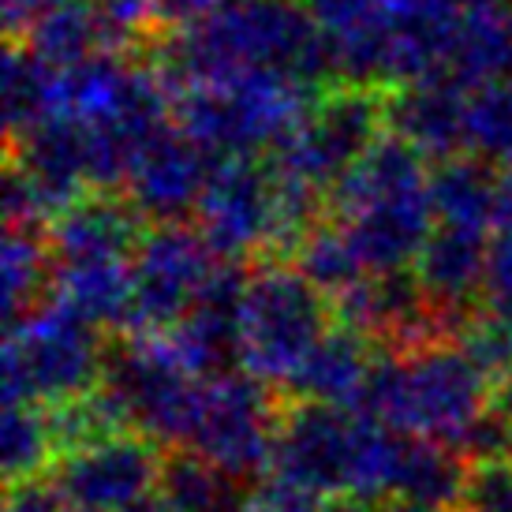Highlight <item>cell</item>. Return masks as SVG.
Here are the masks:
<instances>
[{
	"label": "cell",
	"instance_id": "cell-1",
	"mask_svg": "<svg viewBox=\"0 0 512 512\" xmlns=\"http://www.w3.org/2000/svg\"><path fill=\"white\" fill-rule=\"evenodd\" d=\"M157 68L172 90L243 72H281L314 90L333 79L322 34L303 0H232L202 23L169 30Z\"/></svg>",
	"mask_w": 512,
	"mask_h": 512
},
{
	"label": "cell",
	"instance_id": "cell-2",
	"mask_svg": "<svg viewBox=\"0 0 512 512\" xmlns=\"http://www.w3.org/2000/svg\"><path fill=\"white\" fill-rule=\"evenodd\" d=\"M404 434L367 412L299 400L281 412L270 479L344 505H382L393 498Z\"/></svg>",
	"mask_w": 512,
	"mask_h": 512
},
{
	"label": "cell",
	"instance_id": "cell-3",
	"mask_svg": "<svg viewBox=\"0 0 512 512\" xmlns=\"http://www.w3.org/2000/svg\"><path fill=\"white\" fill-rule=\"evenodd\" d=\"M427 161L389 131L333 187V221L344 228L367 273L412 270L427 247L438 225Z\"/></svg>",
	"mask_w": 512,
	"mask_h": 512
},
{
	"label": "cell",
	"instance_id": "cell-4",
	"mask_svg": "<svg viewBox=\"0 0 512 512\" xmlns=\"http://www.w3.org/2000/svg\"><path fill=\"white\" fill-rule=\"evenodd\" d=\"M490 382L494 378L460 348V341L434 337L382 356L367 415L408 438L441 441L464 453L471 434L494 412Z\"/></svg>",
	"mask_w": 512,
	"mask_h": 512
},
{
	"label": "cell",
	"instance_id": "cell-5",
	"mask_svg": "<svg viewBox=\"0 0 512 512\" xmlns=\"http://www.w3.org/2000/svg\"><path fill=\"white\" fill-rule=\"evenodd\" d=\"M322 90L281 72H243L217 83L176 86V128L221 161L277 150Z\"/></svg>",
	"mask_w": 512,
	"mask_h": 512
},
{
	"label": "cell",
	"instance_id": "cell-6",
	"mask_svg": "<svg viewBox=\"0 0 512 512\" xmlns=\"http://www.w3.org/2000/svg\"><path fill=\"white\" fill-rule=\"evenodd\" d=\"M101 329L68 311L57 299H45L23 318L8 322L4 333V400L57 408L86 397L105 374Z\"/></svg>",
	"mask_w": 512,
	"mask_h": 512
},
{
	"label": "cell",
	"instance_id": "cell-7",
	"mask_svg": "<svg viewBox=\"0 0 512 512\" xmlns=\"http://www.w3.org/2000/svg\"><path fill=\"white\" fill-rule=\"evenodd\" d=\"M333 303L296 266L247 273L240 307V367L273 389H292L329 329Z\"/></svg>",
	"mask_w": 512,
	"mask_h": 512
},
{
	"label": "cell",
	"instance_id": "cell-8",
	"mask_svg": "<svg viewBox=\"0 0 512 512\" xmlns=\"http://www.w3.org/2000/svg\"><path fill=\"white\" fill-rule=\"evenodd\" d=\"M202 382L165 333H128V341L109 348L98 389L128 430L184 449Z\"/></svg>",
	"mask_w": 512,
	"mask_h": 512
},
{
	"label": "cell",
	"instance_id": "cell-9",
	"mask_svg": "<svg viewBox=\"0 0 512 512\" xmlns=\"http://www.w3.org/2000/svg\"><path fill=\"white\" fill-rule=\"evenodd\" d=\"M385 128L389 94H382L378 86L341 83L311 101L296 131L273 150V169L333 195L337 180L382 139Z\"/></svg>",
	"mask_w": 512,
	"mask_h": 512
},
{
	"label": "cell",
	"instance_id": "cell-10",
	"mask_svg": "<svg viewBox=\"0 0 512 512\" xmlns=\"http://www.w3.org/2000/svg\"><path fill=\"white\" fill-rule=\"evenodd\" d=\"M270 389L273 385L258 382L243 367L206 378L184 449L240 479L270 471L273 441L281 427V412Z\"/></svg>",
	"mask_w": 512,
	"mask_h": 512
},
{
	"label": "cell",
	"instance_id": "cell-11",
	"mask_svg": "<svg viewBox=\"0 0 512 512\" xmlns=\"http://www.w3.org/2000/svg\"><path fill=\"white\" fill-rule=\"evenodd\" d=\"M221 258L199 228L154 225L131 258V326L128 333H165L184 318L202 288L210 285Z\"/></svg>",
	"mask_w": 512,
	"mask_h": 512
},
{
	"label": "cell",
	"instance_id": "cell-12",
	"mask_svg": "<svg viewBox=\"0 0 512 512\" xmlns=\"http://www.w3.org/2000/svg\"><path fill=\"white\" fill-rule=\"evenodd\" d=\"M195 228L221 262L277 251V187L270 161L221 157L210 169Z\"/></svg>",
	"mask_w": 512,
	"mask_h": 512
},
{
	"label": "cell",
	"instance_id": "cell-13",
	"mask_svg": "<svg viewBox=\"0 0 512 512\" xmlns=\"http://www.w3.org/2000/svg\"><path fill=\"white\" fill-rule=\"evenodd\" d=\"M161 471L165 456L157 453V441L135 430H116L64 453L49 475L72 501V509L128 512L161 490Z\"/></svg>",
	"mask_w": 512,
	"mask_h": 512
},
{
	"label": "cell",
	"instance_id": "cell-14",
	"mask_svg": "<svg viewBox=\"0 0 512 512\" xmlns=\"http://www.w3.org/2000/svg\"><path fill=\"white\" fill-rule=\"evenodd\" d=\"M210 169H214V157L195 139H187L176 124H169L139 150L124 191L143 221L180 225L187 214L195 217L199 210Z\"/></svg>",
	"mask_w": 512,
	"mask_h": 512
},
{
	"label": "cell",
	"instance_id": "cell-15",
	"mask_svg": "<svg viewBox=\"0 0 512 512\" xmlns=\"http://www.w3.org/2000/svg\"><path fill=\"white\" fill-rule=\"evenodd\" d=\"M322 34L333 79L352 86H385L393 64L389 0H303Z\"/></svg>",
	"mask_w": 512,
	"mask_h": 512
},
{
	"label": "cell",
	"instance_id": "cell-16",
	"mask_svg": "<svg viewBox=\"0 0 512 512\" xmlns=\"http://www.w3.org/2000/svg\"><path fill=\"white\" fill-rule=\"evenodd\" d=\"M243 288H247V273H240L236 262H221L210 277V285L195 299V307L172 329H165L172 348L199 378L236 370L232 363H240Z\"/></svg>",
	"mask_w": 512,
	"mask_h": 512
},
{
	"label": "cell",
	"instance_id": "cell-17",
	"mask_svg": "<svg viewBox=\"0 0 512 512\" xmlns=\"http://www.w3.org/2000/svg\"><path fill=\"white\" fill-rule=\"evenodd\" d=\"M490 247L494 240L483 228L434 225L427 247L415 258V277L449 329H456L471 314V299H483Z\"/></svg>",
	"mask_w": 512,
	"mask_h": 512
},
{
	"label": "cell",
	"instance_id": "cell-18",
	"mask_svg": "<svg viewBox=\"0 0 512 512\" xmlns=\"http://www.w3.org/2000/svg\"><path fill=\"white\" fill-rule=\"evenodd\" d=\"M468 83L449 75L404 83L389 94V131L430 161L464 154L468 143Z\"/></svg>",
	"mask_w": 512,
	"mask_h": 512
},
{
	"label": "cell",
	"instance_id": "cell-19",
	"mask_svg": "<svg viewBox=\"0 0 512 512\" xmlns=\"http://www.w3.org/2000/svg\"><path fill=\"white\" fill-rule=\"evenodd\" d=\"M378 363H382V356L367 333L333 326L322 337V344L314 348V356L303 363L296 385L288 393H296L299 400L348 408V412H367Z\"/></svg>",
	"mask_w": 512,
	"mask_h": 512
},
{
	"label": "cell",
	"instance_id": "cell-20",
	"mask_svg": "<svg viewBox=\"0 0 512 512\" xmlns=\"http://www.w3.org/2000/svg\"><path fill=\"white\" fill-rule=\"evenodd\" d=\"M139 240H143V217L128 199H116L113 191H90L49 225L53 262L135 258Z\"/></svg>",
	"mask_w": 512,
	"mask_h": 512
},
{
	"label": "cell",
	"instance_id": "cell-21",
	"mask_svg": "<svg viewBox=\"0 0 512 512\" xmlns=\"http://www.w3.org/2000/svg\"><path fill=\"white\" fill-rule=\"evenodd\" d=\"M60 72L42 60L30 45L12 42L4 57V131L8 143H19L23 135L42 128L60 109Z\"/></svg>",
	"mask_w": 512,
	"mask_h": 512
},
{
	"label": "cell",
	"instance_id": "cell-22",
	"mask_svg": "<svg viewBox=\"0 0 512 512\" xmlns=\"http://www.w3.org/2000/svg\"><path fill=\"white\" fill-rule=\"evenodd\" d=\"M494 187H498L494 165L471 154L445 157L430 169L434 221L494 232Z\"/></svg>",
	"mask_w": 512,
	"mask_h": 512
},
{
	"label": "cell",
	"instance_id": "cell-23",
	"mask_svg": "<svg viewBox=\"0 0 512 512\" xmlns=\"http://www.w3.org/2000/svg\"><path fill=\"white\" fill-rule=\"evenodd\" d=\"M157 494L172 512H251V490L243 486L240 475L187 449L165 460Z\"/></svg>",
	"mask_w": 512,
	"mask_h": 512
},
{
	"label": "cell",
	"instance_id": "cell-24",
	"mask_svg": "<svg viewBox=\"0 0 512 512\" xmlns=\"http://www.w3.org/2000/svg\"><path fill=\"white\" fill-rule=\"evenodd\" d=\"M19 42L30 45L53 68H75L94 53H109L94 0H49L34 15V23L19 34Z\"/></svg>",
	"mask_w": 512,
	"mask_h": 512
},
{
	"label": "cell",
	"instance_id": "cell-25",
	"mask_svg": "<svg viewBox=\"0 0 512 512\" xmlns=\"http://www.w3.org/2000/svg\"><path fill=\"white\" fill-rule=\"evenodd\" d=\"M53 292V251L42 228L8 225L0 243V296H4V322H15Z\"/></svg>",
	"mask_w": 512,
	"mask_h": 512
},
{
	"label": "cell",
	"instance_id": "cell-26",
	"mask_svg": "<svg viewBox=\"0 0 512 512\" xmlns=\"http://www.w3.org/2000/svg\"><path fill=\"white\" fill-rule=\"evenodd\" d=\"M0 456H4L8 483L49 475L53 464L60 460L57 430H53L49 408H38V404H8L4 408V423H0Z\"/></svg>",
	"mask_w": 512,
	"mask_h": 512
},
{
	"label": "cell",
	"instance_id": "cell-27",
	"mask_svg": "<svg viewBox=\"0 0 512 512\" xmlns=\"http://www.w3.org/2000/svg\"><path fill=\"white\" fill-rule=\"evenodd\" d=\"M292 258H296V270L303 273L314 288L326 292L329 303L367 277V266L359 262L356 247L348 243V236H344V228L337 225V221H318V225L299 240Z\"/></svg>",
	"mask_w": 512,
	"mask_h": 512
},
{
	"label": "cell",
	"instance_id": "cell-28",
	"mask_svg": "<svg viewBox=\"0 0 512 512\" xmlns=\"http://www.w3.org/2000/svg\"><path fill=\"white\" fill-rule=\"evenodd\" d=\"M464 154L494 169L512 165V86L483 83L468 94V143Z\"/></svg>",
	"mask_w": 512,
	"mask_h": 512
},
{
	"label": "cell",
	"instance_id": "cell-29",
	"mask_svg": "<svg viewBox=\"0 0 512 512\" xmlns=\"http://www.w3.org/2000/svg\"><path fill=\"white\" fill-rule=\"evenodd\" d=\"M456 341L479 367L498 382L501 374L512 367V326L494 311H471L456 326Z\"/></svg>",
	"mask_w": 512,
	"mask_h": 512
},
{
	"label": "cell",
	"instance_id": "cell-30",
	"mask_svg": "<svg viewBox=\"0 0 512 512\" xmlns=\"http://www.w3.org/2000/svg\"><path fill=\"white\" fill-rule=\"evenodd\" d=\"M94 12L109 53L131 49L161 27V0H94Z\"/></svg>",
	"mask_w": 512,
	"mask_h": 512
},
{
	"label": "cell",
	"instance_id": "cell-31",
	"mask_svg": "<svg viewBox=\"0 0 512 512\" xmlns=\"http://www.w3.org/2000/svg\"><path fill=\"white\" fill-rule=\"evenodd\" d=\"M456 512H512V460H475Z\"/></svg>",
	"mask_w": 512,
	"mask_h": 512
},
{
	"label": "cell",
	"instance_id": "cell-32",
	"mask_svg": "<svg viewBox=\"0 0 512 512\" xmlns=\"http://www.w3.org/2000/svg\"><path fill=\"white\" fill-rule=\"evenodd\" d=\"M483 303L512 326V236H494L483 281Z\"/></svg>",
	"mask_w": 512,
	"mask_h": 512
},
{
	"label": "cell",
	"instance_id": "cell-33",
	"mask_svg": "<svg viewBox=\"0 0 512 512\" xmlns=\"http://www.w3.org/2000/svg\"><path fill=\"white\" fill-rule=\"evenodd\" d=\"M251 512H341L329 505V498L299 490L281 479H266L262 486L251 490Z\"/></svg>",
	"mask_w": 512,
	"mask_h": 512
},
{
	"label": "cell",
	"instance_id": "cell-34",
	"mask_svg": "<svg viewBox=\"0 0 512 512\" xmlns=\"http://www.w3.org/2000/svg\"><path fill=\"white\" fill-rule=\"evenodd\" d=\"M4 512H72V501L64 498L53 475H38L23 483H8Z\"/></svg>",
	"mask_w": 512,
	"mask_h": 512
},
{
	"label": "cell",
	"instance_id": "cell-35",
	"mask_svg": "<svg viewBox=\"0 0 512 512\" xmlns=\"http://www.w3.org/2000/svg\"><path fill=\"white\" fill-rule=\"evenodd\" d=\"M228 4L232 0H161V27H191V23H202V19L217 15Z\"/></svg>",
	"mask_w": 512,
	"mask_h": 512
},
{
	"label": "cell",
	"instance_id": "cell-36",
	"mask_svg": "<svg viewBox=\"0 0 512 512\" xmlns=\"http://www.w3.org/2000/svg\"><path fill=\"white\" fill-rule=\"evenodd\" d=\"M494 236H512V165L498 169V187H494Z\"/></svg>",
	"mask_w": 512,
	"mask_h": 512
},
{
	"label": "cell",
	"instance_id": "cell-37",
	"mask_svg": "<svg viewBox=\"0 0 512 512\" xmlns=\"http://www.w3.org/2000/svg\"><path fill=\"white\" fill-rule=\"evenodd\" d=\"M49 0H4V27L12 38H19L23 30L34 23V15L42 12Z\"/></svg>",
	"mask_w": 512,
	"mask_h": 512
},
{
	"label": "cell",
	"instance_id": "cell-38",
	"mask_svg": "<svg viewBox=\"0 0 512 512\" xmlns=\"http://www.w3.org/2000/svg\"><path fill=\"white\" fill-rule=\"evenodd\" d=\"M494 408H498L505 419L512 423V367L494 382Z\"/></svg>",
	"mask_w": 512,
	"mask_h": 512
},
{
	"label": "cell",
	"instance_id": "cell-39",
	"mask_svg": "<svg viewBox=\"0 0 512 512\" xmlns=\"http://www.w3.org/2000/svg\"><path fill=\"white\" fill-rule=\"evenodd\" d=\"M378 512H456V509H441V505H419V501H382L374 505Z\"/></svg>",
	"mask_w": 512,
	"mask_h": 512
},
{
	"label": "cell",
	"instance_id": "cell-40",
	"mask_svg": "<svg viewBox=\"0 0 512 512\" xmlns=\"http://www.w3.org/2000/svg\"><path fill=\"white\" fill-rule=\"evenodd\" d=\"M501 83L512 86V8H509V23H505V57H501Z\"/></svg>",
	"mask_w": 512,
	"mask_h": 512
},
{
	"label": "cell",
	"instance_id": "cell-41",
	"mask_svg": "<svg viewBox=\"0 0 512 512\" xmlns=\"http://www.w3.org/2000/svg\"><path fill=\"white\" fill-rule=\"evenodd\" d=\"M128 512H172V509L165 505V498H161V494H154V498H146V501H139V505H131Z\"/></svg>",
	"mask_w": 512,
	"mask_h": 512
},
{
	"label": "cell",
	"instance_id": "cell-42",
	"mask_svg": "<svg viewBox=\"0 0 512 512\" xmlns=\"http://www.w3.org/2000/svg\"><path fill=\"white\" fill-rule=\"evenodd\" d=\"M341 512H378V509L374 505H344Z\"/></svg>",
	"mask_w": 512,
	"mask_h": 512
},
{
	"label": "cell",
	"instance_id": "cell-43",
	"mask_svg": "<svg viewBox=\"0 0 512 512\" xmlns=\"http://www.w3.org/2000/svg\"><path fill=\"white\" fill-rule=\"evenodd\" d=\"M456 4H483V0H456Z\"/></svg>",
	"mask_w": 512,
	"mask_h": 512
},
{
	"label": "cell",
	"instance_id": "cell-44",
	"mask_svg": "<svg viewBox=\"0 0 512 512\" xmlns=\"http://www.w3.org/2000/svg\"><path fill=\"white\" fill-rule=\"evenodd\" d=\"M72 512H90V509H72Z\"/></svg>",
	"mask_w": 512,
	"mask_h": 512
}]
</instances>
